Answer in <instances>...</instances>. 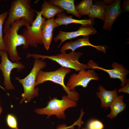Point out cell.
I'll use <instances>...</instances> for the list:
<instances>
[{"instance_id":"obj_1","label":"cell","mask_w":129,"mask_h":129,"mask_svg":"<svg viewBox=\"0 0 129 129\" xmlns=\"http://www.w3.org/2000/svg\"><path fill=\"white\" fill-rule=\"evenodd\" d=\"M30 26L23 19L17 20L12 23L3 36V41L7 49L11 61L18 62L21 59L17 50V47L23 45L22 48L27 49L29 44L27 39L22 34H19L18 31L22 26Z\"/></svg>"},{"instance_id":"obj_2","label":"cell","mask_w":129,"mask_h":129,"mask_svg":"<svg viewBox=\"0 0 129 129\" xmlns=\"http://www.w3.org/2000/svg\"><path fill=\"white\" fill-rule=\"evenodd\" d=\"M31 0H14L11 1L8 12V16L3 28L5 34L11 24L18 20L23 19L29 25L34 20L35 11L31 7Z\"/></svg>"},{"instance_id":"obj_3","label":"cell","mask_w":129,"mask_h":129,"mask_svg":"<svg viewBox=\"0 0 129 129\" xmlns=\"http://www.w3.org/2000/svg\"><path fill=\"white\" fill-rule=\"evenodd\" d=\"M47 65L46 62L43 60L35 59L33 67L28 75L22 79H20L19 77H15V79L22 85L24 89L20 103L23 102L26 103L29 102L34 97L39 96V89L38 87L35 88L36 77L38 71L44 69Z\"/></svg>"},{"instance_id":"obj_4","label":"cell","mask_w":129,"mask_h":129,"mask_svg":"<svg viewBox=\"0 0 129 129\" xmlns=\"http://www.w3.org/2000/svg\"><path fill=\"white\" fill-rule=\"evenodd\" d=\"M83 54V53L81 52L72 51L68 54L66 52L49 56L27 53V58H28L32 57L34 59L41 58L43 60L46 59H49L56 62L62 67L72 69L76 71H79L91 69L87 64L81 63L79 61V58Z\"/></svg>"},{"instance_id":"obj_5","label":"cell","mask_w":129,"mask_h":129,"mask_svg":"<svg viewBox=\"0 0 129 129\" xmlns=\"http://www.w3.org/2000/svg\"><path fill=\"white\" fill-rule=\"evenodd\" d=\"M71 71L70 69L62 67L53 71L46 72L40 70L36 76L35 86H37L47 81H52L61 86L67 94V96L72 100L77 102L80 98L78 93L75 90L70 91L64 83L66 75Z\"/></svg>"},{"instance_id":"obj_6","label":"cell","mask_w":129,"mask_h":129,"mask_svg":"<svg viewBox=\"0 0 129 129\" xmlns=\"http://www.w3.org/2000/svg\"><path fill=\"white\" fill-rule=\"evenodd\" d=\"M77 105L76 102L64 95L61 99H59L56 97L50 99L46 107L36 108L34 111L39 115H46L48 118L52 115H55L59 119H65L66 117L65 110L69 108L75 107Z\"/></svg>"},{"instance_id":"obj_7","label":"cell","mask_w":129,"mask_h":129,"mask_svg":"<svg viewBox=\"0 0 129 129\" xmlns=\"http://www.w3.org/2000/svg\"><path fill=\"white\" fill-rule=\"evenodd\" d=\"M37 15L32 24L26 27L22 34L27 39L29 46L37 48L39 44H43L42 40V27L45 21L40 11H35Z\"/></svg>"},{"instance_id":"obj_8","label":"cell","mask_w":129,"mask_h":129,"mask_svg":"<svg viewBox=\"0 0 129 129\" xmlns=\"http://www.w3.org/2000/svg\"><path fill=\"white\" fill-rule=\"evenodd\" d=\"M7 51L0 50V56L1 61L0 64V70L2 71L4 77V84L6 88L8 90L15 89L14 86L12 84L10 79V75L12 70L17 69L18 71L24 69L25 66L19 61L12 62L9 59Z\"/></svg>"},{"instance_id":"obj_9","label":"cell","mask_w":129,"mask_h":129,"mask_svg":"<svg viewBox=\"0 0 129 129\" xmlns=\"http://www.w3.org/2000/svg\"><path fill=\"white\" fill-rule=\"evenodd\" d=\"M99 79L97 74L93 69L83 70L79 71L77 74L74 73L71 75L66 86L71 91L75 90L77 86L86 88L91 81H98Z\"/></svg>"},{"instance_id":"obj_10","label":"cell","mask_w":129,"mask_h":129,"mask_svg":"<svg viewBox=\"0 0 129 129\" xmlns=\"http://www.w3.org/2000/svg\"><path fill=\"white\" fill-rule=\"evenodd\" d=\"M87 65L92 69H99L107 72L111 78L119 79L121 82L120 85L122 87L126 85L127 79L126 77L129 71L123 64L114 62L111 65L113 69H106L102 67H99L97 64L91 60L89 61Z\"/></svg>"},{"instance_id":"obj_11","label":"cell","mask_w":129,"mask_h":129,"mask_svg":"<svg viewBox=\"0 0 129 129\" xmlns=\"http://www.w3.org/2000/svg\"><path fill=\"white\" fill-rule=\"evenodd\" d=\"M97 31L92 26H81L77 31L72 32H65L60 31L58 34L54 38V40L56 42L59 40L61 42L58 46L59 48L65 41L80 36L86 37L96 33Z\"/></svg>"},{"instance_id":"obj_12","label":"cell","mask_w":129,"mask_h":129,"mask_svg":"<svg viewBox=\"0 0 129 129\" xmlns=\"http://www.w3.org/2000/svg\"><path fill=\"white\" fill-rule=\"evenodd\" d=\"M121 2L120 0H116L107 5L103 27L104 30H110L114 23L121 14Z\"/></svg>"},{"instance_id":"obj_13","label":"cell","mask_w":129,"mask_h":129,"mask_svg":"<svg viewBox=\"0 0 129 129\" xmlns=\"http://www.w3.org/2000/svg\"><path fill=\"white\" fill-rule=\"evenodd\" d=\"M85 46H91L95 48L98 51L104 53H106V49L104 47L95 45L91 44L89 41V36L84 37L74 41H71L65 43L62 46L60 51L61 53H65L66 50L70 49L72 51L75 52L78 48Z\"/></svg>"},{"instance_id":"obj_14","label":"cell","mask_w":129,"mask_h":129,"mask_svg":"<svg viewBox=\"0 0 129 129\" xmlns=\"http://www.w3.org/2000/svg\"><path fill=\"white\" fill-rule=\"evenodd\" d=\"M58 26L53 17L45 20L42 27V40L45 49L48 50L49 49L54 29Z\"/></svg>"},{"instance_id":"obj_15","label":"cell","mask_w":129,"mask_h":129,"mask_svg":"<svg viewBox=\"0 0 129 129\" xmlns=\"http://www.w3.org/2000/svg\"><path fill=\"white\" fill-rule=\"evenodd\" d=\"M98 90L99 91H97L96 94L100 100L101 107L108 109L118 95L117 90L115 89L113 91L108 90L101 85L99 86Z\"/></svg>"},{"instance_id":"obj_16","label":"cell","mask_w":129,"mask_h":129,"mask_svg":"<svg viewBox=\"0 0 129 129\" xmlns=\"http://www.w3.org/2000/svg\"><path fill=\"white\" fill-rule=\"evenodd\" d=\"M57 17L54 20L58 26L62 25L67 26L68 24L72 23L79 24L85 27L91 26L93 23L92 19L78 20L73 18L71 16H68L64 13L58 14Z\"/></svg>"},{"instance_id":"obj_17","label":"cell","mask_w":129,"mask_h":129,"mask_svg":"<svg viewBox=\"0 0 129 129\" xmlns=\"http://www.w3.org/2000/svg\"><path fill=\"white\" fill-rule=\"evenodd\" d=\"M48 1L66 11L68 13L72 14L79 18L81 17L77 11L74 0H50Z\"/></svg>"},{"instance_id":"obj_18","label":"cell","mask_w":129,"mask_h":129,"mask_svg":"<svg viewBox=\"0 0 129 129\" xmlns=\"http://www.w3.org/2000/svg\"><path fill=\"white\" fill-rule=\"evenodd\" d=\"M124 95H117L116 97L109 106L111 111L107 118L113 119L126 109V104L124 102Z\"/></svg>"},{"instance_id":"obj_19","label":"cell","mask_w":129,"mask_h":129,"mask_svg":"<svg viewBox=\"0 0 129 129\" xmlns=\"http://www.w3.org/2000/svg\"><path fill=\"white\" fill-rule=\"evenodd\" d=\"M104 2L95 1L92 4L88 16L91 19L97 18L103 21L105 19L106 11L108 4Z\"/></svg>"},{"instance_id":"obj_20","label":"cell","mask_w":129,"mask_h":129,"mask_svg":"<svg viewBox=\"0 0 129 129\" xmlns=\"http://www.w3.org/2000/svg\"><path fill=\"white\" fill-rule=\"evenodd\" d=\"M41 15L48 19H51L57 14L62 13L64 10L60 7L53 5L48 1H44L41 8Z\"/></svg>"},{"instance_id":"obj_21","label":"cell","mask_w":129,"mask_h":129,"mask_svg":"<svg viewBox=\"0 0 129 129\" xmlns=\"http://www.w3.org/2000/svg\"><path fill=\"white\" fill-rule=\"evenodd\" d=\"M92 4V0H83L75 6L77 11L81 16L88 15Z\"/></svg>"},{"instance_id":"obj_22","label":"cell","mask_w":129,"mask_h":129,"mask_svg":"<svg viewBox=\"0 0 129 129\" xmlns=\"http://www.w3.org/2000/svg\"><path fill=\"white\" fill-rule=\"evenodd\" d=\"M8 15V12H5L0 14V50L7 51V49L4 44L3 38V25Z\"/></svg>"},{"instance_id":"obj_23","label":"cell","mask_w":129,"mask_h":129,"mask_svg":"<svg viewBox=\"0 0 129 129\" xmlns=\"http://www.w3.org/2000/svg\"><path fill=\"white\" fill-rule=\"evenodd\" d=\"M83 116L82 114H80L78 119L74 122L73 124L70 126H67L66 124H64L58 125L56 129H74L75 126L76 125L78 126V129H80L84 123V121L81 120Z\"/></svg>"},{"instance_id":"obj_24","label":"cell","mask_w":129,"mask_h":129,"mask_svg":"<svg viewBox=\"0 0 129 129\" xmlns=\"http://www.w3.org/2000/svg\"><path fill=\"white\" fill-rule=\"evenodd\" d=\"M6 121L7 125L9 128L12 129H19L16 118L14 115L8 114L6 117Z\"/></svg>"},{"instance_id":"obj_25","label":"cell","mask_w":129,"mask_h":129,"mask_svg":"<svg viewBox=\"0 0 129 129\" xmlns=\"http://www.w3.org/2000/svg\"><path fill=\"white\" fill-rule=\"evenodd\" d=\"M88 129H103L104 125L100 120L93 119L90 121L87 124Z\"/></svg>"},{"instance_id":"obj_26","label":"cell","mask_w":129,"mask_h":129,"mask_svg":"<svg viewBox=\"0 0 129 129\" xmlns=\"http://www.w3.org/2000/svg\"><path fill=\"white\" fill-rule=\"evenodd\" d=\"M124 86L118 90V93L124 92L127 94H129V80L127 79L126 84Z\"/></svg>"},{"instance_id":"obj_27","label":"cell","mask_w":129,"mask_h":129,"mask_svg":"<svg viewBox=\"0 0 129 129\" xmlns=\"http://www.w3.org/2000/svg\"><path fill=\"white\" fill-rule=\"evenodd\" d=\"M123 11L125 12L129 11V0L124 1V2L123 5Z\"/></svg>"},{"instance_id":"obj_28","label":"cell","mask_w":129,"mask_h":129,"mask_svg":"<svg viewBox=\"0 0 129 129\" xmlns=\"http://www.w3.org/2000/svg\"><path fill=\"white\" fill-rule=\"evenodd\" d=\"M0 114H1L2 112V108L0 106Z\"/></svg>"},{"instance_id":"obj_29","label":"cell","mask_w":129,"mask_h":129,"mask_svg":"<svg viewBox=\"0 0 129 129\" xmlns=\"http://www.w3.org/2000/svg\"><path fill=\"white\" fill-rule=\"evenodd\" d=\"M81 129H88L86 127H84L82 128Z\"/></svg>"},{"instance_id":"obj_30","label":"cell","mask_w":129,"mask_h":129,"mask_svg":"<svg viewBox=\"0 0 129 129\" xmlns=\"http://www.w3.org/2000/svg\"><path fill=\"white\" fill-rule=\"evenodd\" d=\"M0 87L1 88H2L3 89H4L3 87H2L1 86H0Z\"/></svg>"},{"instance_id":"obj_31","label":"cell","mask_w":129,"mask_h":129,"mask_svg":"<svg viewBox=\"0 0 129 129\" xmlns=\"http://www.w3.org/2000/svg\"><path fill=\"white\" fill-rule=\"evenodd\" d=\"M1 1V0H0V2Z\"/></svg>"}]
</instances>
